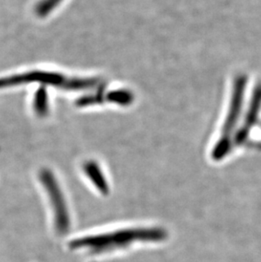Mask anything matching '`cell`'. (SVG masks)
Masks as SVG:
<instances>
[{
    "mask_svg": "<svg viewBox=\"0 0 261 262\" xmlns=\"http://www.w3.org/2000/svg\"><path fill=\"white\" fill-rule=\"evenodd\" d=\"M169 237L165 228L156 225L123 226L81 235L70 240L68 247L88 255H112L139 245H157Z\"/></svg>",
    "mask_w": 261,
    "mask_h": 262,
    "instance_id": "6da1fadb",
    "label": "cell"
},
{
    "mask_svg": "<svg viewBox=\"0 0 261 262\" xmlns=\"http://www.w3.org/2000/svg\"><path fill=\"white\" fill-rule=\"evenodd\" d=\"M38 179L50 205L54 230L58 234H66L71 229L72 221L64 190L58 178L49 169H42L38 174Z\"/></svg>",
    "mask_w": 261,
    "mask_h": 262,
    "instance_id": "7a4b0ae2",
    "label": "cell"
},
{
    "mask_svg": "<svg viewBox=\"0 0 261 262\" xmlns=\"http://www.w3.org/2000/svg\"><path fill=\"white\" fill-rule=\"evenodd\" d=\"M247 78L244 76H240L235 80L234 90L232 94V103L230 107L229 114L227 121L225 122L222 130V138L220 139L216 145L214 146L212 152V158L215 161H219L224 158L231 149V134L238 118L239 112L241 110L243 95H244V87L246 84Z\"/></svg>",
    "mask_w": 261,
    "mask_h": 262,
    "instance_id": "3957f363",
    "label": "cell"
},
{
    "mask_svg": "<svg viewBox=\"0 0 261 262\" xmlns=\"http://www.w3.org/2000/svg\"><path fill=\"white\" fill-rule=\"evenodd\" d=\"M64 78L62 75L55 72L32 71L21 74L12 75L8 77H0V89L18 86V85L40 82L42 84L54 85L61 87Z\"/></svg>",
    "mask_w": 261,
    "mask_h": 262,
    "instance_id": "277c9868",
    "label": "cell"
},
{
    "mask_svg": "<svg viewBox=\"0 0 261 262\" xmlns=\"http://www.w3.org/2000/svg\"><path fill=\"white\" fill-rule=\"evenodd\" d=\"M84 177L89 181L95 190L101 194H108L111 191V186L108 183V178L104 174L101 166L96 161H86L82 166Z\"/></svg>",
    "mask_w": 261,
    "mask_h": 262,
    "instance_id": "5b68a950",
    "label": "cell"
},
{
    "mask_svg": "<svg viewBox=\"0 0 261 262\" xmlns=\"http://www.w3.org/2000/svg\"><path fill=\"white\" fill-rule=\"evenodd\" d=\"M261 104V85L257 87L254 92V99L252 100L251 106L249 109V115L247 117L246 121L244 126L240 129L238 134L236 136V143L237 145L243 144L245 142V139L248 137L250 129L256 122L258 118V113L260 109Z\"/></svg>",
    "mask_w": 261,
    "mask_h": 262,
    "instance_id": "8992f818",
    "label": "cell"
},
{
    "mask_svg": "<svg viewBox=\"0 0 261 262\" xmlns=\"http://www.w3.org/2000/svg\"><path fill=\"white\" fill-rule=\"evenodd\" d=\"M100 84V81L95 78H72L66 79L61 87L69 90H83L96 89Z\"/></svg>",
    "mask_w": 261,
    "mask_h": 262,
    "instance_id": "52a82bcc",
    "label": "cell"
},
{
    "mask_svg": "<svg viewBox=\"0 0 261 262\" xmlns=\"http://www.w3.org/2000/svg\"><path fill=\"white\" fill-rule=\"evenodd\" d=\"M33 109L39 117L47 116L49 112V102H48L47 91L45 87L40 88L35 93Z\"/></svg>",
    "mask_w": 261,
    "mask_h": 262,
    "instance_id": "ba28073f",
    "label": "cell"
},
{
    "mask_svg": "<svg viewBox=\"0 0 261 262\" xmlns=\"http://www.w3.org/2000/svg\"><path fill=\"white\" fill-rule=\"evenodd\" d=\"M110 101L115 102L116 104L126 105L132 103L133 99V94L126 90H116L108 94Z\"/></svg>",
    "mask_w": 261,
    "mask_h": 262,
    "instance_id": "9c48e42d",
    "label": "cell"
},
{
    "mask_svg": "<svg viewBox=\"0 0 261 262\" xmlns=\"http://www.w3.org/2000/svg\"><path fill=\"white\" fill-rule=\"evenodd\" d=\"M62 0H42L37 5L36 14L40 17H45L49 15Z\"/></svg>",
    "mask_w": 261,
    "mask_h": 262,
    "instance_id": "30bf717a",
    "label": "cell"
},
{
    "mask_svg": "<svg viewBox=\"0 0 261 262\" xmlns=\"http://www.w3.org/2000/svg\"><path fill=\"white\" fill-rule=\"evenodd\" d=\"M103 99L101 94H97L90 96L84 97L79 99L77 104L80 106H86V105H90V104H99Z\"/></svg>",
    "mask_w": 261,
    "mask_h": 262,
    "instance_id": "8fae6325",
    "label": "cell"
}]
</instances>
